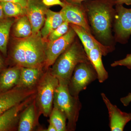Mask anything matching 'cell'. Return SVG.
Listing matches in <instances>:
<instances>
[{"label":"cell","mask_w":131,"mask_h":131,"mask_svg":"<svg viewBox=\"0 0 131 131\" xmlns=\"http://www.w3.org/2000/svg\"><path fill=\"white\" fill-rule=\"evenodd\" d=\"M92 34L105 45L114 47L113 27L115 0H88L82 2Z\"/></svg>","instance_id":"obj_1"},{"label":"cell","mask_w":131,"mask_h":131,"mask_svg":"<svg viewBox=\"0 0 131 131\" xmlns=\"http://www.w3.org/2000/svg\"><path fill=\"white\" fill-rule=\"evenodd\" d=\"M83 62H90L82 43L75 38L68 49L57 58L50 71L59 80L69 83L76 66Z\"/></svg>","instance_id":"obj_2"},{"label":"cell","mask_w":131,"mask_h":131,"mask_svg":"<svg viewBox=\"0 0 131 131\" xmlns=\"http://www.w3.org/2000/svg\"><path fill=\"white\" fill-rule=\"evenodd\" d=\"M59 84L54 93L53 105L65 115L68 120L67 130H75L82 103L79 97L71 95L68 88L69 83L59 80Z\"/></svg>","instance_id":"obj_3"},{"label":"cell","mask_w":131,"mask_h":131,"mask_svg":"<svg viewBox=\"0 0 131 131\" xmlns=\"http://www.w3.org/2000/svg\"><path fill=\"white\" fill-rule=\"evenodd\" d=\"M59 84L58 78L50 71L45 73L39 82L37 102L40 112L46 117L52 110L54 93Z\"/></svg>","instance_id":"obj_4"},{"label":"cell","mask_w":131,"mask_h":131,"mask_svg":"<svg viewBox=\"0 0 131 131\" xmlns=\"http://www.w3.org/2000/svg\"><path fill=\"white\" fill-rule=\"evenodd\" d=\"M98 79L97 74L91 62H83L76 66L68 84L71 95L79 97L81 91L86 89L92 82Z\"/></svg>","instance_id":"obj_5"},{"label":"cell","mask_w":131,"mask_h":131,"mask_svg":"<svg viewBox=\"0 0 131 131\" xmlns=\"http://www.w3.org/2000/svg\"><path fill=\"white\" fill-rule=\"evenodd\" d=\"M46 44L40 31L26 38L25 55L26 67L41 68L45 60Z\"/></svg>","instance_id":"obj_6"},{"label":"cell","mask_w":131,"mask_h":131,"mask_svg":"<svg viewBox=\"0 0 131 131\" xmlns=\"http://www.w3.org/2000/svg\"><path fill=\"white\" fill-rule=\"evenodd\" d=\"M113 31L115 41L121 44L128 42L131 35V8L116 5Z\"/></svg>","instance_id":"obj_7"},{"label":"cell","mask_w":131,"mask_h":131,"mask_svg":"<svg viewBox=\"0 0 131 131\" xmlns=\"http://www.w3.org/2000/svg\"><path fill=\"white\" fill-rule=\"evenodd\" d=\"M64 6L60 11L64 21L82 27L92 34L82 2L62 0Z\"/></svg>","instance_id":"obj_8"},{"label":"cell","mask_w":131,"mask_h":131,"mask_svg":"<svg viewBox=\"0 0 131 131\" xmlns=\"http://www.w3.org/2000/svg\"><path fill=\"white\" fill-rule=\"evenodd\" d=\"M76 34L70 26L68 32L57 40L46 44L44 65L48 68L53 65L61 54L71 45L76 38Z\"/></svg>","instance_id":"obj_9"},{"label":"cell","mask_w":131,"mask_h":131,"mask_svg":"<svg viewBox=\"0 0 131 131\" xmlns=\"http://www.w3.org/2000/svg\"><path fill=\"white\" fill-rule=\"evenodd\" d=\"M47 7L42 0H27L26 15L31 25L33 35L40 32L44 25Z\"/></svg>","instance_id":"obj_10"},{"label":"cell","mask_w":131,"mask_h":131,"mask_svg":"<svg viewBox=\"0 0 131 131\" xmlns=\"http://www.w3.org/2000/svg\"><path fill=\"white\" fill-rule=\"evenodd\" d=\"M35 92L34 90L26 89L16 86L13 89L1 92L0 115L32 96Z\"/></svg>","instance_id":"obj_11"},{"label":"cell","mask_w":131,"mask_h":131,"mask_svg":"<svg viewBox=\"0 0 131 131\" xmlns=\"http://www.w3.org/2000/svg\"><path fill=\"white\" fill-rule=\"evenodd\" d=\"M102 100L107 108L109 114V126L112 131H123L128 122L131 121V113L123 112L111 103L106 95L101 94Z\"/></svg>","instance_id":"obj_12"},{"label":"cell","mask_w":131,"mask_h":131,"mask_svg":"<svg viewBox=\"0 0 131 131\" xmlns=\"http://www.w3.org/2000/svg\"><path fill=\"white\" fill-rule=\"evenodd\" d=\"M69 24L81 40L87 56L90 51L94 48H98L104 56L114 50V47L102 43L93 34L87 31L82 27L74 24Z\"/></svg>","instance_id":"obj_13"},{"label":"cell","mask_w":131,"mask_h":131,"mask_svg":"<svg viewBox=\"0 0 131 131\" xmlns=\"http://www.w3.org/2000/svg\"><path fill=\"white\" fill-rule=\"evenodd\" d=\"M31 96L0 115V131H8L12 129L20 112L30 101Z\"/></svg>","instance_id":"obj_14"},{"label":"cell","mask_w":131,"mask_h":131,"mask_svg":"<svg viewBox=\"0 0 131 131\" xmlns=\"http://www.w3.org/2000/svg\"><path fill=\"white\" fill-rule=\"evenodd\" d=\"M41 72V68L20 67L19 80L16 86L26 89L31 88L39 80Z\"/></svg>","instance_id":"obj_15"},{"label":"cell","mask_w":131,"mask_h":131,"mask_svg":"<svg viewBox=\"0 0 131 131\" xmlns=\"http://www.w3.org/2000/svg\"><path fill=\"white\" fill-rule=\"evenodd\" d=\"M20 67L18 66L3 71L0 75V90L4 92L17 86L19 80Z\"/></svg>","instance_id":"obj_16"},{"label":"cell","mask_w":131,"mask_h":131,"mask_svg":"<svg viewBox=\"0 0 131 131\" xmlns=\"http://www.w3.org/2000/svg\"><path fill=\"white\" fill-rule=\"evenodd\" d=\"M103 54L98 48H94L90 51L88 54L90 62L97 74L98 81L102 83L108 77V73L106 70L102 60Z\"/></svg>","instance_id":"obj_17"},{"label":"cell","mask_w":131,"mask_h":131,"mask_svg":"<svg viewBox=\"0 0 131 131\" xmlns=\"http://www.w3.org/2000/svg\"><path fill=\"white\" fill-rule=\"evenodd\" d=\"M64 21L60 12H56L47 9L46 14L44 25L40 31L44 40L47 39L50 34Z\"/></svg>","instance_id":"obj_18"},{"label":"cell","mask_w":131,"mask_h":131,"mask_svg":"<svg viewBox=\"0 0 131 131\" xmlns=\"http://www.w3.org/2000/svg\"><path fill=\"white\" fill-rule=\"evenodd\" d=\"M35 103H32L26 108L21 114L19 121V131L32 130L35 126L36 110Z\"/></svg>","instance_id":"obj_19"},{"label":"cell","mask_w":131,"mask_h":131,"mask_svg":"<svg viewBox=\"0 0 131 131\" xmlns=\"http://www.w3.org/2000/svg\"><path fill=\"white\" fill-rule=\"evenodd\" d=\"M13 25V34L18 39L26 38L32 35L30 22L26 15L18 18Z\"/></svg>","instance_id":"obj_20"},{"label":"cell","mask_w":131,"mask_h":131,"mask_svg":"<svg viewBox=\"0 0 131 131\" xmlns=\"http://www.w3.org/2000/svg\"><path fill=\"white\" fill-rule=\"evenodd\" d=\"M26 38L19 39L15 43L12 49V57L18 66L26 67L25 49Z\"/></svg>","instance_id":"obj_21"},{"label":"cell","mask_w":131,"mask_h":131,"mask_svg":"<svg viewBox=\"0 0 131 131\" xmlns=\"http://www.w3.org/2000/svg\"><path fill=\"white\" fill-rule=\"evenodd\" d=\"M14 21L11 19L6 18L0 21V51L6 56L7 46L11 27Z\"/></svg>","instance_id":"obj_22"},{"label":"cell","mask_w":131,"mask_h":131,"mask_svg":"<svg viewBox=\"0 0 131 131\" xmlns=\"http://www.w3.org/2000/svg\"><path fill=\"white\" fill-rule=\"evenodd\" d=\"M5 18H18L26 15V8L18 3L0 2Z\"/></svg>","instance_id":"obj_23"},{"label":"cell","mask_w":131,"mask_h":131,"mask_svg":"<svg viewBox=\"0 0 131 131\" xmlns=\"http://www.w3.org/2000/svg\"><path fill=\"white\" fill-rule=\"evenodd\" d=\"M50 115V124H52L55 127L57 131L67 130L66 123L67 118L62 112L54 107Z\"/></svg>","instance_id":"obj_24"},{"label":"cell","mask_w":131,"mask_h":131,"mask_svg":"<svg viewBox=\"0 0 131 131\" xmlns=\"http://www.w3.org/2000/svg\"><path fill=\"white\" fill-rule=\"evenodd\" d=\"M70 28V24L64 21L57 28L53 30L50 34L47 39L49 42H52L62 37L68 32Z\"/></svg>","instance_id":"obj_25"},{"label":"cell","mask_w":131,"mask_h":131,"mask_svg":"<svg viewBox=\"0 0 131 131\" xmlns=\"http://www.w3.org/2000/svg\"><path fill=\"white\" fill-rule=\"evenodd\" d=\"M112 67L118 66H124L127 67L128 69H131V53L127 55L125 58L121 60L114 61L111 64Z\"/></svg>","instance_id":"obj_26"},{"label":"cell","mask_w":131,"mask_h":131,"mask_svg":"<svg viewBox=\"0 0 131 131\" xmlns=\"http://www.w3.org/2000/svg\"><path fill=\"white\" fill-rule=\"evenodd\" d=\"M43 3L47 6H51L54 5H59L62 7L64 3L61 0H42Z\"/></svg>","instance_id":"obj_27"},{"label":"cell","mask_w":131,"mask_h":131,"mask_svg":"<svg viewBox=\"0 0 131 131\" xmlns=\"http://www.w3.org/2000/svg\"><path fill=\"white\" fill-rule=\"evenodd\" d=\"M121 103L125 106H127L131 102V93H129L125 97L121 98Z\"/></svg>","instance_id":"obj_28"},{"label":"cell","mask_w":131,"mask_h":131,"mask_svg":"<svg viewBox=\"0 0 131 131\" xmlns=\"http://www.w3.org/2000/svg\"><path fill=\"white\" fill-rule=\"evenodd\" d=\"M0 2H10L18 3L20 4L22 6L26 8L27 4V0H0Z\"/></svg>","instance_id":"obj_29"},{"label":"cell","mask_w":131,"mask_h":131,"mask_svg":"<svg viewBox=\"0 0 131 131\" xmlns=\"http://www.w3.org/2000/svg\"><path fill=\"white\" fill-rule=\"evenodd\" d=\"M116 5H131V0H115Z\"/></svg>","instance_id":"obj_30"},{"label":"cell","mask_w":131,"mask_h":131,"mask_svg":"<svg viewBox=\"0 0 131 131\" xmlns=\"http://www.w3.org/2000/svg\"><path fill=\"white\" fill-rule=\"evenodd\" d=\"M5 18H5L4 13H3L2 6L0 3V21Z\"/></svg>","instance_id":"obj_31"},{"label":"cell","mask_w":131,"mask_h":131,"mask_svg":"<svg viewBox=\"0 0 131 131\" xmlns=\"http://www.w3.org/2000/svg\"><path fill=\"white\" fill-rule=\"evenodd\" d=\"M46 131H57L56 129L52 124H50L48 128Z\"/></svg>","instance_id":"obj_32"},{"label":"cell","mask_w":131,"mask_h":131,"mask_svg":"<svg viewBox=\"0 0 131 131\" xmlns=\"http://www.w3.org/2000/svg\"><path fill=\"white\" fill-rule=\"evenodd\" d=\"M3 62L2 58L0 57V71L2 69L3 67Z\"/></svg>","instance_id":"obj_33"},{"label":"cell","mask_w":131,"mask_h":131,"mask_svg":"<svg viewBox=\"0 0 131 131\" xmlns=\"http://www.w3.org/2000/svg\"><path fill=\"white\" fill-rule=\"evenodd\" d=\"M70 1L75 2H82L84 1H88V0H70Z\"/></svg>","instance_id":"obj_34"}]
</instances>
